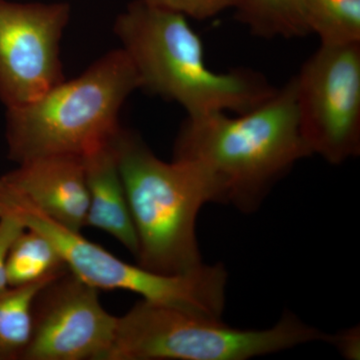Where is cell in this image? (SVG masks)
Masks as SVG:
<instances>
[{
  "label": "cell",
  "mask_w": 360,
  "mask_h": 360,
  "mask_svg": "<svg viewBox=\"0 0 360 360\" xmlns=\"http://www.w3.org/2000/svg\"><path fill=\"white\" fill-rule=\"evenodd\" d=\"M116 136L82 158L89 189L86 226L110 234L136 257L139 243L118 167Z\"/></svg>",
  "instance_id": "cell-11"
},
{
  "label": "cell",
  "mask_w": 360,
  "mask_h": 360,
  "mask_svg": "<svg viewBox=\"0 0 360 360\" xmlns=\"http://www.w3.org/2000/svg\"><path fill=\"white\" fill-rule=\"evenodd\" d=\"M49 283L0 291V360L23 359L32 336L33 300Z\"/></svg>",
  "instance_id": "cell-14"
},
{
  "label": "cell",
  "mask_w": 360,
  "mask_h": 360,
  "mask_svg": "<svg viewBox=\"0 0 360 360\" xmlns=\"http://www.w3.org/2000/svg\"><path fill=\"white\" fill-rule=\"evenodd\" d=\"M310 33L324 45L360 42V0H302Z\"/></svg>",
  "instance_id": "cell-15"
},
{
  "label": "cell",
  "mask_w": 360,
  "mask_h": 360,
  "mask_svg": "<svg viewBox=\"0 0 360 360\" xmlns=\"http://www.w3.org/2000/svg\"><path fill=\"white\" fill-rule=\"evenodd\" d=\"M115 33L141 89L179 103L188 116L248 112L276 92L253 71L210 70L202 40L182 14L136 0L116 18Z\"/></svg>",
  "instance_id": "cell-2"
},
{
  "label": "cell",
  "mask_w": 360,
  "mask_h": 360,
  "mask_svg": "<svg viewBox=\"0 0 360 360\" xmlns=\"http://www.w3.org/2000/svg\"><path fill=\"white\" fill-rule=\"evenodd\" d=\"M303 139L340 165L360 153V42L321 44L293 77Z\"/></svg>",
  "instance_id": "cell-7"
},
{
  "label": "cell",
  "mask_w": 360,
  "mask_h": 360,
  "mask_svg": "<svg viewBox=\"0 0 360 360\" xmlns=\"http://www.w3.org/2000/svg\"><path fill=\"white\" fill-rule=\"evenodd\" d=\"M98 292L70 269L40 288L22 360H105L118 317L103 309Z\"/></svg>",
  "instance_id": "cell-9"
},
{
  "label": "cell",
  "mask_w": 360,
  "mask_h": 360,
  "mask_svg": "<svg viewBox=\"0 0 360 360\" xmlns=\"http://www.w3.org/2000/svg\"><path fill=\"white\" fill-rule=\"evenodd\" d=\"M20 222L54 245L68 269L98 290H125L148 302L221 319L227 272L222 264L203 265L186 276L155 274L127 264L98 245L47 217L0 180V219Z\"/></svg>",
  "instance_id": "cell-6"
},
{
  "label": "cell",
  "mask_w": 360,
  "mask_h": 360,
  "mask_svg": "<svg viewBox=\"0 0 360 360\" xmlns=\"http://www.w3.org/2000/svg\"><path fill=\"white\" fill-rule=\"evenodd\" d=\"M20 222L11 219H0V291L8 288L6 277V259L9 248L15 238L25 231Z\"/></svg>",
  "instance_id": "cell-17"
},
{
  "label": "cell",
  "mask_w": 360,
  "mask_h": 360,
  "mask_svg": "<svg viewBox=\"0 0 360 360\" xmlns=\"http://www.w3.org/2000/svg\"><path fill=\"white\" fill-rule=\"evenodd\" d=\"M149 6L195 20H207L227 8H238L241 0H141Z\"/></svg>",
  "instance_id": "cell-16"
},
{
  "label": "cell",
  "mask_w": 360,
  "mask_h": 360,
  "mask_svg": "<svg viewBox=\"0 0 360 360\" xmlns=\"http://www.w3.org/2000/svg\"><path fill=\"white\" fill-rule=\"evenodd\" d=\"M68 267L44 236L25 229L9 248L6 259L8 288L45 283L65 274Z\"/></svg>",
  "instance_id": "cell-12"
},
{
  "label": "cell",
  "mask_w": 360,
  "mask_h": 360,
  "mask_svg": "<svg viewBox=\"0 0 360 360\" xmlns=\"http://www.w3.org/2000/svg\"><path fill=\"white\" fill-rule=\"evenodd\" d=\"M239 20L258 37H292L310 34L302 0H241Z\"/></svg>",
  "instance_id": "cell-13"
},
{
  "label": "cell",
  "mask_w": 360,
  "mask_h": 360,
  "mask_svg": "<svg viewBox=\"0 0 360 360\" xmlns=\"http://www.w3.org/2000/svg\"><path fill=\"white\" fill-rule=\"evenodd\" d=\"M139 89L141 78L129 56L122 49L108 52L75 79L7 108L8 158L18 165L41 156L84 158L117 135L120 111Z\"/></svg>",
  "instance_id": "cell-4"
},
{
  "label": "cell",
  "mask_w": 360,
  "mask_h": 360,
  "mask_svg": "<svg viewBox=\"0 0 360 360\" xmlns=\"http://www.w3.org/2000/svg\"><path fill=\"white\" fill-rule=\"evenodd\" d=\"M312 155L303 139L295 79L236 117L226 112L187 116L174 160L193 161L212 182L213 202L257 210L277 180Z\"/></svg>",
  "instance_id": "cell-1"
},
{
  "label": "cell",
  "mask_w": 360,
  "mask_h": 360,
  "mask_svg": "<svg viewBox=\"0 0 360 360\" xmlns=\"http://www.w3.org/2000/svg\"><path fill=\"white\" fill-rule=\"evenodd\" d=\"M328 342L335 345L347 359H359L360 333L359 328L348 329L335 335H329Z\"/></svg>",
  "instance_id": "cell-18"
},
{
  "label": "cell",
  "mask_w": 360,
  "mask_h": 360,
  "mask_svg": "<svg viewBox=\"0 0 360 360\" xmlns=\"http://www.w3.org/2000/svg\"><path fill=\"white\" fill-rule=\"evenodd\" d=\"M328 338L290 312L269 329H238L221 319L141 300L118 317L105 360H246Z\"/></svg>",
  "instance_id": "cell-5"
},
{
  "label": "cell",
  "mask_w": 360,
  "mask_h": 360,
  "mask_svg": "<svg viewBox=\"0 0 360 360\" xmlns=\"http://www.w3.org/2000/svg\"><path fill=\"white\" fill-rule=\"evenodd\" d=\"M118 167L136 232L139 266L186 276L205 265L196 236L201 207L213 202L207 174L193 161L160 160L139 135L120 129Z\"/></svg>",
  "instance_id": "cell-3"
},
{
  "label": "cell",
  "mask_w": 360,
  "mask_h": 360,
  "mask_svg": "<svg viewBox=\"0 0 360 360\" xmlns=\"http://www.w3.org/2000/svg\"><path fill=\"white\" fill-rule=\"evenodd\" d=\"M0 180L58 224L75 231L86 226L89 189L82 158H33L1 175Z\"/></svg>",
  "instance_id": "cell-10"
},
{
  "label": "cell",
  "mask_w": 360,
  "mask_h": 360,
  "mask_svg": "<svg viewBox=\"0 0 360 360\" xmlns=\"http://www.w3.org/2000/svg\"><path fill=\"white\" fill-rule=\"evenodd\" d=\"M70 16L65 2L0 0V101L32 103L65 80L60 41Z\"/></svg>",
  "instance_id": "cell-8"
}]
</instances>
